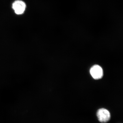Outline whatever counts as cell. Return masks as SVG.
Instances as JSON below:
<instances>
[{
  "label": "cell",
  "instance_id": "6da1fadb",
  "mask_svg": "<svg viewBox=\"0 0 123 123\" xmlns=\"http://www.w3.org/2000/svg\"><path fill=\"white\" fill-rule=\"evenodd\" d=\"M97 116L98 121L102 123H107L110 121L111 118L110 111L104 108H100L98 110Z\"/></svg>",
  "mask_w": 123,
  "mask_h": 123
},
{
  "label": "cell",
  "instance_id": "7a4b0ae2",
  "mask_svg": "<svg viewBox=\"0 0 123 123\" xmlns=\"http://www.w3.org/2000/svg\"><path fill=\"white\" fill-rule=\"evenodd\" d=\"M12 8L17 14H22L25 11L26 5L22 1L18 0L13 2Z\"/></svg>",
  "mask_w": 123,
  "mask_h": 123
},
{
  "label": "cell",
  "instance_id": "3957f363",
  "mask_svg": "<svg viewBox=\"0 0 123 123\" xmlns=\"http://www.w3.org/2000/svg\"><path fill=\"white\" fill-rule=\"evenodd\" d=\"M91 75L94 79L101 78L103 75V71L101 67L98 65L92 66L90 70Z\"/></svg>",
  "mask_w": 123,
  "mask_h": 123
}]
</instances>
